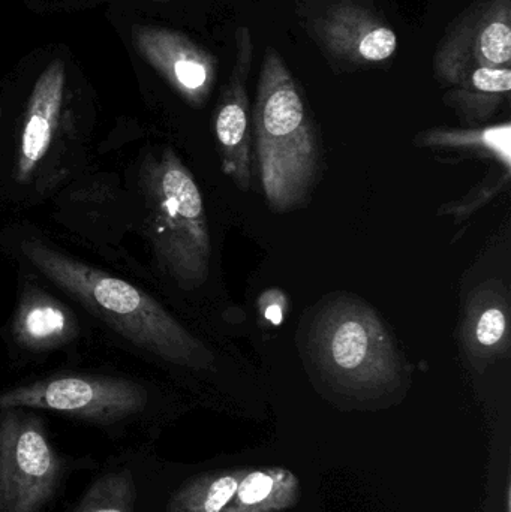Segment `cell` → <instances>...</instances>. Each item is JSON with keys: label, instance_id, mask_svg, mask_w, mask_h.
Wrapping results in <instances>:
<instances>
[{"label": "cell", "instance_id": "15", "mask_svg": "<svg viewBox=\"0 0 511 512\" xmlns=\"http://www.w3.org/2000/svg\"><path fill=\"white\" fill-rule=\"evenodd\" d=\"M419 147L443 150H465L495 159L506 173L511 171V123L470 128H435L417 135Z\"/></svg>", "mask_w": 511, "mask_h": 512}, {"label": "cell", "instance_id": "14", "mask_svg": "<svg viewBox=\"0 0 511 512\" xmlns=\"http://www.w3.org/2000/svg\"><path fill=\"white\" fill-rule=\"evenodd\" d=\"M510 66H483L450 86L443 101L462 123L477 126L492 119L510 99Z\"/></svg>", "mask_w": 511, "mask_h": 512}, {"label": "cell", "instance_id": "1", "mask_svg": "<svg viewBox=\"0 0 511 512\" xmlns=\"http://www.w3.org/2000/svg\"><path fill=\"white\" fill-rule=\"evenodd\" d=\"M17 255L135 348L179 366L204 367L212 361L201 340L132 283L63 254L38 237L18 240Z\"/></svg>", "mask_w": 511, "mask_h": 512}, {"label": "cell", "instance_id": "5", "mask_svg": "<svg viewBox=\"0 0 511 512\" xmlns=\"http://www.w3.org/2000/svg\"><path fill=\"white\" fill-rule=\"evenodd\" d=\"M65 462L33 409L0 411V512H42L62 484Z\"/></svg>", "mask_w": 511, "mask_h": 512}, {"label": "cell", "instance_id": "2", "mask_svg": "<svg viewBox=\"0 0 511 512\" xmlns=\"http://www.w3.org/2000/svg\"><path fill=\"white\" fill-rule=\"evenodd\" d=\"M252 122L264 197L273 212H291L314 188L321 149L299 84L273 47L264 53Z\"/></svg>", "mask_w": 511, "mask_h": 512}, {"label": "cell", "instance_id": "12", "mask_svg": "<svg viewBox=\"0 0 511 512\" xmlns=\"http://www.w3.org/2000/svg\"><path fill=\"white\" fill-rule=\"evenodd\" d=\"M510 295L503 282L483 283L468 298L461 325L462 354L485 366L510 352Z\"/></svg>", "mask_w": 511, "mask_h": 512}, {"label": "cell", "instance_id": "7", "mask_svg": "<svg viewBox=\"0 0 511 512\" xmlns=\"http://www.w3.org/2000/svg\"><path fill=\"white\" fill-rule=\"evenodd\" d=\"M511 0H483L450 26L434 56V74L453 86L483 66H510Z\"/></svg>", "mask_w": 511, "mask_h": 512}, {"label": "cell", "instance_id": "8", "mask_svg": "<svg viewBox=\"0 0 511 512\" xmlns=\"http://www.w3.org/2000/svg\"><path fill=\"white\" fill-rule=\"evenodd\" d=\"M303 24L329 59L345 65H377L398 48L395 30L356 0H329Z\"/></svg>", "mask_w": 511, "mask_h": 512}, {"label": "cell", "instance_id": "13", "mask_svg": "<svg viewBox=\"0 0 511 512\" xmlns=\"http://www.w3.org/2000/svg\"><path fill=\"white\" fill-rule=\"evenodd\" d=\"M78 322L68 306L39 288H27L15 310L12 337L30 354L56 351L78 336Z\"/></svg>", "mask_w": 511, "mask_h": 512}, {"label": "cell", "instance_id": "16", "mask_svg": "<svg viewBox=\"0 0 511 512\" xmlns=\"http://www.w3.org/2000/svg\"><path fill=\"white\" fill-rule=\"evenodd\" d=\"M134 477L128 469H113L93 481L72 512H134Z\"/></svg>", "mask_w": 511, "mask_h": 512}, {"label": "cell", "instance_id": "9", "mask_svg": "<svg viewBox=\"0 0 511 512\" xmlns=\"http://www.w3.org/2000/svg\"><path fill=\"white\" fill-rule=\"evenodd\" d=\"M254 60L251 29L239 27L236 32V53L227 86L222 90L215 111L216 141L221 153L222 171L240 191L251 189V125L249 96L246 84Z\"/></svg>", "mask_w": 511, "mask_h": 512}, {"label": "cell", "instance_id": "17", "mask_svg": "<svg viewBox=\"0 0 511 512\" xmlns=\"http://www.w3.org/2000/svg\"><path fill=\"white\" fill-rule=\"evenodd\" d=\"M273 490V480L263 472H252L237 486L240 501L246 505H255L269 498Z\"/></svg>", "mask_w": 511, "mask_h": 512}, {"label": "cell", "instance_id": "6", "mask_svg": "<svg viewBox=\"0 0 511 512\" xmlns=\"http://www.w3.org/2000/svg\"><path fill=\"white\" fill-rule=\"evenodd\" d=\"M146 406L144 387L108 376H59L0 393V411L44 409L105 426L132 420Z\"/></svg>", "mask_w": 511, "mask_h": 512}, {"label": "cell", "instance_id": "3", "mask_svg": "<svg viewBox=\"0 0 511 512\" xmlns=\"http://www.w3.org/2000/svg\"><path fill=\"white\" fill-rule=\"evenodd\" d=\"M144 231L159 267L183 289L206 282L210 234L203 195L173 150L150 155L140 179Z\"/></svg>", "mask_w": 511, "mask_h": 512}, {"label": "cell", "instance_id": "4", "mask_svg": "<svg viewBox=\"0 0 511 512\" xmlns=\"http://www.w3.org/2000/svg\"><path fill=\"white\" fill-rule=\"evenodd\" d=\"M309 351L318 366L351 387H381L401 376V354L375 310L336 298L315 318Z\"/></svg>", "mask_w": 511, "mask_h": 512}, {"label": "cell", "instance_id": "10", "mask_svg": "<svg viewBox=\"0 0 511 512\" xmlns=\"http://www.w3.org/2000/svg\"><path fill=\"white\" fill-rule=\"evenodd\" d=\"M63 86L65 71L60 62H54L36 81L12 161V179L20 188L33 186L38 191L42 180L50 179L62 119Z\"/></svg>", "mask_w": 511, "mask_h": 512}, {"label": "cell", "instance_id": "11", "mask_svg": "<svg viewBox=\"0 0 511 512\" xmlns=\"http://www.w3.org/2000/svg\"><path fill=\"white\" fill-rule=\"evenodd\" d=\"M135 38L144 57L186 101L194 105L206 102L218 71L215 56L171 30L140 29Z\"/></svg>", "mask_w": 511, "mask_h": 512}]
</instances>
